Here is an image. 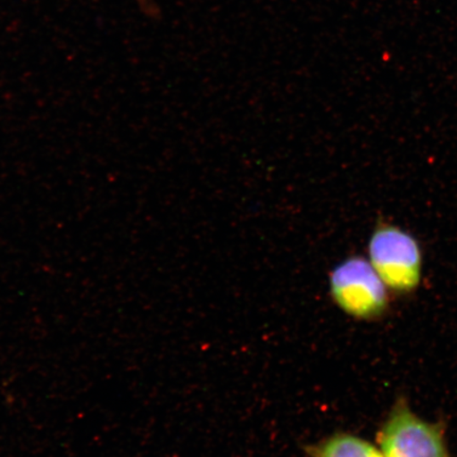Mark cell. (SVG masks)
I'll use <instances>...</instances> for the list:
<instances>
[{
    "mask_svg": "<svg viewBox=\"0 0 457 457\" xmlns=\"http://www.w3.org/2000/svg\"><path fill=\"white\" fill-rule=\"evenodd\" d=\"M368 260L393 294L409 295L420 288L424 253L419 239L403 227L377 222L368 242Z\"/></svg>",
    "mask_w": 457,
    "mask_h": 457,
    "instance_id": "cell-1",
    "label": "cell"
},
{
    "mask_svg": "<svg viewBox=\"0 0 457 457\" xmlns=\"http://www.w3.org/2000/svg\"><path fill=\"white\" fill-rule=\"evenodd\" d=\"M328 285L339 310L360 321H376L390 310L388 289L368 257H346L330 271Z\"/></svg>",
    "mask_w": 457,
    "mask_h": 457,
    "instance_id": "cell-2",
    "label": "cell"
},
{
    "mask_svg": "<svg viewBox=\"0 0 457 457\" xmlns=\"http://www.w3.org/2000/svg\"><path fill=\"white\" fill-rule=\"evenodd\" d=\"M377 445L385 457H453L444 422L421 419L404 397L396 400L382 422Z\"/></svg>",
    "mask_w": 457,
    "mask_h": 457,
    "instance_id": "cell-3",
    "label": "cell"
},
{
    "mask_svg": "<svg viewBox=\"0 0 457 457\" xmlns=\"http://www.w3.org/2000/svg\"><path fill=\"white\" fill-rule=\"evenodd\" d=\"M308 457H385L378 445L350 432H335L304 445Z\"/></svg>",
    "mask_w": 457,
    "mask_h": 457,
    "instance_id": "cell-4",
    "label": "cell"
}]
</instances>
